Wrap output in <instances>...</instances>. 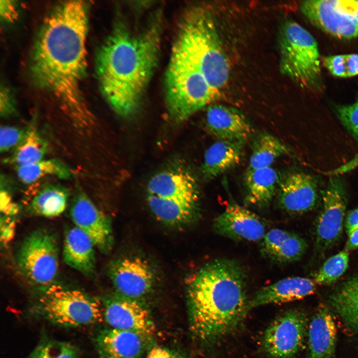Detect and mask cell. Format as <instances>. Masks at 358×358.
<instances>
[{"instance_id": "obj_25", "label": "cell", "mask_w": 358, "mask_h": 358, "mask_svg": "<svg viewBox=\"0 0 358 358\" xmlns=\"http://www.w3.org/2000/svg\"><path fill=\"white\" fill-rule=\"evenodd\" d=\"M278 175L271 167L247 170L244 183L248 203L261 207L269 205L277 192L280 181Z\"/></svg>"}, {"instance_id": "obj_7", "label": "cell", "mask_w": 358, "mask_h": 358, "mask_svg": "<svg viewBox=\"0 0 358 358\" xmlns=\"http://www.w3.org/2000/svg\"><path fill=\"white\" fill-rule=\"evenodd\" d=\"M40 290L33 311L52 324L77 328L96 324L104 318L103 303L82 291L56 283Z\"/></svg>"}, {"instance_id": "obj_40", "label": "cell", "mask_w": 358, "mask_h": 358, "mask_svg": "<svg viewBox=\"0 0 358 358\" xmlns=\"http://www.w3.org/2000/svg\"><path fill=\"white\" fill-rule=\"evenodd\" d=\"M147 358H175V357L166 349L161 347H155L150 351Z\"/></svg>"}, {"instance_id": "obj_14", "label": "cell", "mask_w": 358, "mask_h": 358, "mask_svg": "<svg viewBox=\"0 0 358 358\" xmlns=\"http://www.w3.org/2000/svg\"><path fill=\"white\" fill-rule=\"evenodd\" d=\"M104 318L112 328L136 333L144 339L155 334L156 328L148 310L135 299L123 296L104 303Z\"/></svg>"}, {"instance_id": "obj_38", "label": "cell", "mask_w": 358, "mask_h": 358, "mask_svg": "<svg viewBox=\"0 0 358 358\" xmlns=\"http://www.w3.org/2000/svg\"><path fill=\"white\" fill-rule=\"evenodd\" d=\"M14 106L8 91L4 90L1 91L0 95V115L3 117L8 116L14 112Z\"/></svg>"}, {"instance_id": "obj_15", "label": "cell", "mask_w": 358, "mask_h": 358, "mask_svg": "<svg viewBox=\"0 0 358 358\" xmlns=\"http://www.w3.org/2000/svg\"><path fill=\"white\" fill-rule=\"evenodd\" d=\"M70 213L75 226L90 238L95 247L104 253L110 250L112 243L110 223L80 189L73 197Z\"/></svg>"}, {"instance_id": "obj_18", "label": "cell", "mask_w": 358, "mask_h": 358, "mask_svg": "<svg viewBox=\"0 0 358 358\" xmlns=\"http://www.w3.org/2000/svg\"><path fill=\"white\" fill-rule=\"evenodd\" d=\"M207 128L218 140L245 143L252 133V128L238 109L218 104L208 106L205 116Z\"/></svg>"}, {"instance_id": "obj_2", "label": "cell", "mask_w": 358, "mask_h": 358, "mask_svg": "<svg viewBox=\"0 0 358 358\" xmlns=\"http://www.w3.org/2000/svg\"><path fill=\"white\" fill-rule=\"evenodd\" d=\"M159 19L140 32L118 24L98 52L96 71L101 92L112 109L124 118L139 111L158 64Z\"/></svg>"}, {"instance_id": "obj_16", "label": "cell", "mask_w": 358, "mask_h": 358, "mask_svg": "<svg viewBox=\"0 0 358 358\" xmlns=\"http://www.w3.org/2000/svg\"><path fill=\"white\" fill-rule=\"evenodd\" d=\"M216 233L235 241H262L266 226L257 214L237 203H229L213 222Z\"/></svg>"}, {"instance_id": "obj_21", "label": "cell", "mask_w": 358, "mask_h": 358, "mask_svg": "<svg viewBox=\"0 0 358 358\" xmlns=\"http://www.w3.org/2000/svg\"><path fill=\"white\" fill-rule=\"evenodd\" d=\"M307 243L295 233L274 228L267 232L261 241L263 256L278 264L299 260L304 254Z\"/></svg>"}, {"instance_id": "obj_33", "label": "cell", "mask_w": 358, "mask_h": 358, "mask_svg": "<svg viewBox=\"0 0 358 358\" xmlns=\"http://www.w3.org/2000/svg\"><path fill=\"white\" fill-rule=\"evenodd\" d=\"M77 351L71 343L47 340L37 346L29 358H77Z\"/></svg>"}, {"instance_id": "obj_1", "label": "cell", "mask_w": 358, "mask_h": 358, "mask_svg": "<svg viewBox=\"0 0 358 358\" xmlns=\"http://www.w3.org/2000/svg\"><path fill=\"white\" fill-rule=\"evenodd\" d=\"M89 4H57L44 21L33 49L31 72L36 83L59 100L81 126L91 123L81 84L87 68Z\"/></svg>"}, {"instance_id": "obj_10", "label": "cell", "mask_w": 358, "mask_h": 358, "mask_svg": "<svg viewBox=\"0 0 358 358\" xmlns=\"http://www.w3.org/2000/svg\"><path fill=\"white\" fill-rule=\"evenodd\" d=\"M300 9L312 23L334 37H358V0H306Z\"/></svg>"}, {"instance_id": "obj_30", "label": "cell", "mask_w": 358, "mask_h": 358, "mask_svg": "<svg viewBox=\"0 0 358 358\" xmlns=\"http://www.w3.org/2000/svg\"><path fill=\"white\" fill-rule=\"evenodd\" d=\"M16 174L21 181L31 184L43 178L52 176L67 179L71 176L69 168L57 159H42L37 162L17 167Z\"/></svg>"}, {"instance_id": "obj_41", "label": "cell", "mask_w": 358, "mask_h": 358, "mask_svg": "<svg viewBox=\"0 0 358 358\" xmlns=\"http://www.w3.org/2000/svg\"><path fill=\"white\" fill-rule=\"evenodd\" d=\"M348 236L346 249L349 251L358 249V228L354 230Z\"/></svg>"}, {"instance_id": "obj_24", "label": "cell", "mask_w": 358, "mask_h": 358, "mask_svg": "<svg viewBox=\"0 0 358 358\" xmlns=\"http://www.w3.org/2000/svg\"><path fill=\"white\" fill-rule=\"evenodd\" d=\"M244 143L218 140L205 151L201 167L204 179H213L238 165L243 156Z\"/></svg>"}, {"instance_id": "obj_29", "label": "cell", "mask_w": 358, "mask_h": 358, "mask_svg": "<svg viewBox=\"0 0 358 358\" xmlns=\"http://www.w3.org/2000/svg\"><path fill=\"white\" fill-rule=\"evenodd\" d=\"M287 146L275 136L264 133L255 140L247 170L271 167L278 158L288 153Z\"/></svg>"}, {"instance_id": "obj_8", "label": "cell", "mask_w": 358, "mask_h": 358, "mask_svg": "<svg viewBox=\"0 0 358 358\" xmlns=\"http://www.w3.org/2000/svg\"><path fill=\"white\" fill-rule=\"evenodd\" d=\"M281 72L301 86L318 88L321 84L320 55L315 38L298 23L284 21L278 32Z\"/></svg>"}, {"instance_id": "obj_31", "label": "cell", "mask_w": 358, "mask_h": 358, "mask_svg": "<svg viewBox=\"0 0 358 358\" xmlns=\"http://www.w3.org/2000/svg\"><path fill=\"white\" fill-rule=\"evenodd\" d=\"M349 253L346 249L330 257L316 274L314 281L319 285H329L336 281L347 270Z\"/></svg>"}, {"instance_id": "obj_4", "label": "cell", "mask_w": 358, "mask_h": 358, "mask_svg": "<svg viewBox=\"0 0 358 358\" xmlns=\"http://www.w3.org/2000/svg\"><path fill=\"white\" fill-rule=\"evenodd\" d=\"M174 44L220 94L229 80L230 66L209 11L200 6L188 8Z\"/></svg>"}, {"instance_id": "obj_20", "label": "cell", "mask_w": 358, "mask_h": 358, "mask_svg": "<svg viewBox=\"0 0 358 358\" xmlns=\"http://www.w3.org/2000/svg\"><path fill=\"white\" fill-rule=\"evenodd\" d=\"M144 340L136 333L111 328L99 332L94 343L101 358H139Z\"/></svg>"}, {"instance_id": "obj_34", "label": "cell", "mask_w": 358, "mask_h": 358, "mask_svg": "<svg viewBox=\"0 0 358 358\" xmlns=\"http://www.w3.org/2000/svg\"><path fill=\"white\" fill-rule=\"evenodd\" d=\"M27 128L3 125L0 129V151L5 153L16 147L25 138Z\"/></svg>"}, {"instance_id": "obj_32", "label": "cell", "mask_w": 358, "mask_h": 358, "mask_svg": "<svg viewBox=\"0 0 358 358\" xmlns=\"http://www.w3.org/2000/svg\"><path fill=\"white\" fill-rule=\"evenodd\" d=\"M323 62L335 77L349 78L358 75V54L331 55L324 57Z\"/></svg>"}, {"instance_id": "obj_36", "label": "cell", "mask_w": 358, "mask_h": 358, "mask_svg": "<svg viewBox=\"0 0 358 358\" xmlns=\"http://www.w3.org/2000/svg\"><path fill=\"white\" fill-rule=\"evenodd\" d=\"M0 210L4 214L13 215L18 212L17 205L12 201L9 193L4 188L1 187L0 193Z\"/></svg>"}, {"instance_id": "obj_13", "label": "cell", "mask_w": 358, "mask_h": 358, "mask_svg": "<svg viewBox=\"0 0 358 358\" xmlns=\"http://www.w3.org/2000/svg\"><path fill=\"white\" fill-rule=\"evenodd\" d=\"M109 274L122 296L135 299L148 293L156 282L155 271L147 260L139 257L118 260L110 267Z\"/></svg>"}, {"instance_id": "obj_37", "label": "cell", "mask_w": 358, "mask_h": 358, "mask_svg": "<svg viewBox=\"0 0 358 358\" xmlns=\"http://www.w3.org/2000/svg\"><path fill=\"white\" fill-rule=\"evenodd\" d=\"M0 15L4 20L11 21L17 16L16 6L14 1H0Z\"/></svg>"}, {"instance_id": "obj_3", "label": "cell", "mask_w": 358, "mask_h": 358, "mask_svg": "<svg viewBox=\"0 0 358 358\" xmlns=\"http://www.w3.org/2000/svg\"><path fill=\"white\" fill-rule=\"evenodd\" d=\"M247 274L237 261L217 259L189 279L191 329L199 340L213 343L235 330L249 311Z\"/></svg>"}, {"instance_id": "obj_11", "label": "cell", "mask_w": 358, "mask_h": 358, "mask_svg": "<svg viewBox=\"0 0 358 358\" xmlns=\"http://www.w3.org/2000/svg\"><path fill=\"white\" fill-rule=\"evenodd\" d=\"M306 318L298 311L290 310L275 319L266 330L263 350L270 358H294L302 348Z\"/></svg>"}, {"instance_id": "obj_5", "label": "cell", "mask_w": 358, "mask_h": 358, "mask_svg": "<svg viewBox=\"0 0 358 358\" xmlns=\"http://www.w3.org/2000/svg\"><path fill=\"white\" fill-rule=\"evenodd\" d=\"M147 199L153 214L161 222L173 226L186 224L198 215L197 182L191 172L183 167L165 170L149 181Z\"/></svg>"}, {"instance_id": "obj_39", "label": "cell", "mask_w": 358, "mask_h": 358, "mask_svg": "<svg viewBox=\"0 0 358 358\" xmlns=\"http://www.w3.org/2000/svg\"><path fill=\"white\" fill-rule=\"evenodd\" d=\"M345 227L348 236L358 228V207L348 213L346 218Z\"/></svg>"}, {"instance_id": "obj_42", "label": "cell", "mask_w": 358, "mask_h": 358, "mask_svg": "<svg viewBox=\"0 0 358 358\" xmlns=\"http://www.w3.org/2000/svg\"><path fill=\"white\" fill-rule=\"evenodd\" d=\"M11 223L12 222H9L6 224H3V232L1 233V236H3V239L4 241L9 240L13 234V230Z\"/></svg>"}, {"instance_id": "obj_19", "label": "cell", "mask_w": 358, "mask_h": 358, "mask_svg": "<svg viewBox=\"0 0 358 358\" xmlns=\"http://www.w3.org/2000/svg\"><path fill=\"white\" fill-rule=\"evenodd\" d=\"M316 283L308 278L293 276L280 279L257 291L248 302L249 311L269 304H278L302 299L314 293Z\"/></svg>"}, {"instance_id": "obj_17", "label": "cell", "mask_w": 358, "mask_h": 358, "mask_svg": "<svg viewBox=\"0 0 358 358\" xmlns=\"http://www.w3.org/2000/svg\"><path fill=\"white\" fill-rule=\"evenodd\" d=\"M280 209L291 214L311 210L317 199V186L310 175L301 172L288 174L280 180L276 194Z\"/></svg>"}, {"instance_id": "obj_6", "label": "cell", "mask_w": 358, "mask_h": 358, "mask_svg": "<svg viewBox=\"0 0 358 358\" xmlns=\"http://www.w3.org/2000/svg\"><path fill=\"white\" fill-rule=\"evenodd\" d=\"M168 112L181 122L220 96L205 78L177 48L173 47L165 78Z\"/></svg>"}, {"instance_id": "obj_28", "label": "cell", "mask_w": 358, "mask_h": 358, "mask_svg": "<svg viewBox=\"0 0 358 358\" xmlns=\"http://www.w3.org/2000/svg\"><path fill=\"white\" fill-rule=\"evenodd\" d=\"M48 149L47 142L35 127L30 126L25 138L4 162L15 167L29 165L43 159Z\"/></svg>"}, {"instance_id": "obj_35", "label": "cell", "mask_w": 358, "mask_h": 358, "mask_svg": "<svg viewBox=\"0 0 358 358\" xmlns=\"http://www.w3.org/2000/svg\"><path fill=\"white\" fill-rule=\"evenodd\" d=\"M336 111L342 123L358 139V99L350 104L338 105Z\"/></svg>"}, {"instance_id": "obj_23", "label": "cell", "mask_w": 358, "mask_h": 358, "mask_svg": "<svg viewBox=\"0 0 358 358\" xmlns=\"http://www.w3.org/2000/svg\"><path fill=\"white\" fill-rule=\"evenodd\" d=\"M337 329L330 312L320 308L308 329V354L306 358H335Z\"/></svg>"}, {"instance_id": "obj_12", "label": "cell", "mask_w": 358, "mask_h": 358, "mask_svg": "<svg viewBox=\"0 0 358 358\" xmlns=\"http://www.w3.org/2000/svg\"><path fill=\"white\" fill-rule=\"evenodd\" d=\"M323 208L316 226V244L326 250L341 236L346 208V198L342 183L331 179L323 193Z\"/></svg>"}, {"instance_id": "obj_26", "label": "cell", "mask_w": 358, "mask_h": 358, "mask_svg": "<svg viewBox=\"0 0 358 358\" xmlns=\"http://www.w3.org/2000/svg\"><path fill=\"white\" fill-rule=\"evenodd\" d=\"M69 196L67 188L58 184H47L36 192L28 208L35 215L57 217L66 209Z\"/></svg>"}, {"instance_id": "obj_9", "label": "cell", "mask_w": 358, "mask_h": 358, "mask_svg": "<svg viewBox=\"0 0 358 358\" xmlns=\"http://www.w3.org/2000/svg\"><path fill=\"white\" fill-rule=\"evenodd\" d=\"M21 274L40 289L53 283L59 266V247L56 235L46 228L31 232L22 243L17 257Z\"/></svg>"}, {"instance_id": "obj_22", "label": "cell", "mask_w": 358, "mask_h": 358, "mask_svg": "<svg viewBox=\"0 0 358 358\" xmlns=\"http://www.w3.org/2000/svg\"><path fill=\"white\" fill-rule=\"evenodd\" d=\"M93 243L90 238L76 226L66 231L63 249L65 263L87 277L95 271V255Z\"/></svg>"}, {"instance_id": "obj_27", "label": "cell", "mask_w": 358, "mask_h": 358, "mask_svg": "<svg viewBox=\"0 0 358 358\" xmlns=\"http://www.w3.org/2000/svg\"><path fill=\"white\" fill-rule=\"evenodd\" d=\"M330 299L346 325L358 334V276L344 282Z\"/></svg>"}]
</instances>
